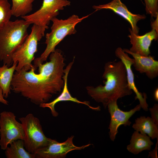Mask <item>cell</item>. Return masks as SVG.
I'll return each instance as SVG.
<instances>
[{
	"label": "cell",
	"instance_id": "7402d4cb",
	"mask_svg": "<svg viewBox=\"0 0 158 158\" xmlns=\"http://www.w3.org/2000/svg\"><path fill=\"white\" fill-rule=\"evenodd\" d=\"M145 9L147 14L151 15L152 18L158 16V0H144Z\"/></svg>",
	"mask_w": 158,
	"mask_h": 158
},
{
	"label": "cell",
	"instance_id": "4fadbf2b",
	"mask_svg": "<svg viewBox=\"0 0 158 158\" xmlns=\"http://www.w3.org/2000/svg\"><path fill=\"white\" fill-rule=\"evenodd\" d=\"M74 59L73 61L69 63L66 68L64 69V74L63 78L64 81V85L62 92L60 95L52 101L49 103H42L39 105L40 107L43 108H49L51 111L52 116L56 117L58 115V113L55 110V106L58 102L64 101H71L78 104H85L91 109L97 111L100 110L99 107H94L91 106L89 102L87 101H81L78 99L76 98L73 97L69 91L67 85L68 76L74 62Z\"/></svg>",
	"mask_w": 158,
	"mask_h": 158
},
{
	"label": "cell",
	"instance_id": "7a4b0ae2",
	"mask_svg": "<svg viewBox=\"0 0 158 158\" xmlns=\"http://www.w3.org/2000/svg\"><path fill=\"white\" fill-rule=\"evenodd\" d=\"M102 77L104 85L96 87L87 86V93L98 103H102L105 108L111 102L130 95L133 93L127 82L125 66L121 61L115 60L105 63Z\"/></svg>",
	"mask_w": 158,
	"mask_h": 158
},
{
	"label": "cell",
	"instance_id": "3957f363",
	"mask_svg": "<svg viewBox=\"0 0 158 158\" xmlns=\"http://www.w3.org/2000/svg\"><path fill=\"white\" fill-rule=\"evenodd\" d=\"M31 24L23 19L10 21L0 28V60L8 67L13 64L12 57L28 35Z\"/></svg>",
	"mask_w": 158,
	"mask_h": 158
},
{
	"label": "cell",
	"instance_id": "cb8c5ba5",
	"mask_svg": "<svg viewBox=\"0 0 158 158\" xmlns=\"http://www.w3.org/2000/svg\"><path fill=\"white\" fill-rule=\"evenodd\" d=\"M157 139V141L156 144L155 148L152 151L149 152L148 157L151 158H157V151L158 150V138Z\"/></svg>",
	"mask_w": 158,
	"mask_h": 158
},
{
	"label": "cell",
	"instance_id": "8fae6325",
	"mask_svg": "<svg viewBox=\"0 0 158 158\" xmlns=\"http://www.w3.org/2000/svg\"><path fill=\"white\" fill-rule=\"evenodd\" d=\"M92 7L96 11L102 9L111 10L127 20L131 25L132 30L137 35H138L139 30L137 25V22L140 20L145 19L146 18L144 14H135L130 12L121 0H112L108 3L94 5Z\"/></svg>",
	"mask_w": 158,
	"mask_h": 158
},
{
	"label": "cell",
	"instance_id": "ba28073f",
	"mask_svg": "<svg viewBox=\"0 0 158 158\" xmlns=\"http://www.w3.org/2000/svg\"><path fill=\"white\" fill-rule=\"evenodd\" d=\"M14 114L4 111L0 114V146L5 150L11 143L18 139L23 140L24 133L21 123Z\"/></svg>",
	"mask_w": 158,
	"mask_h": 158
},
{
	"label": "cell",
	"instance_id": "30bf717a",
	"mask_svg": "<svg viewBox=\"0 0 158 158\" xmlns=\"http://www.w3.org/2000/svg\"><path fill=\"white\" fill-rule=\"evenodd\" d=\"M107 107L111 116L109 135L111 140L114 141L118 133L119 127L121 125L130 126L131 122L129 120V118L136 112L140 111L141 107L139 104L129 111H123L118 108L117 101L110 102Z\"/></svg>",
	"mask_w": 158,
	"mask_h": 158
},
{
	"label": "cell",
	"instance_id": "6da1fadb",
	"mask_svg": "<svg viewBox=\"0 0 158 158\" xmlns=\"http://www.w3.org/2000/svg\"><path fill=\"white\" fill-rule=\"evenodd\" d=\"M33 62L35 67L29 71H15L11 90L39 105L47 102L53 95L62 91L65 64L59 49L50 54L49 61L44 63Z\"/></svg>",
	"mask_w": 158,
	"mask_h": 158
},
{
	"label": "cell",
	"instance_id": "2e32d148",
	"mask_svg": "<svg viewBox=\"0 0 158 158\" xmlns=\"http://www.w3.org/2000/svg\"><path fill=\"white\" fill-rule=\"evenodd\" d=\"M130 142L127 146V149L134 154H137L143 150H150L151 146L154 144L149 136L136 131L133 134Z\"/></svg>",
	"mask_w": 158,
	"mask_h": 158
},
{
	"label": "cell",
	"instance_id": "484cf974",
	"mask_svg": "<svg viewBox=\"0 0 158 158\" xmlns=\"http://www.w3.org/2000/svg\"><path fill=\"white\" fill-rule=\"evenodd\" d=\"M152 28H153L158 32V16L155 21L152 24Z\"/></svg>",
	"mask_w": 158,
	"mask_h": 158
},
{
	"label": "cell",
	"instance_id": "e0dca14e",
	"mask_svg": "<svg viewBox=\"0 0 158 158\" xmlns=\"http://www.w3.org/2000/svg\"><path fill=\"white\" fill-rule=\"evenodd\" d=\"M132 128L142 134H147L152 139L158 138V125L151 117L141 116L137 118Z\"/></svg>",
	"mask_w": 158,
	"mask_h": 158
},
{
	"label": "cell",
	"instance_id": "8992f818",
	"mask_svg": "<svg viewBox=\"0 0 158 158\" xmlns=\"http://www.w3.org/2000/svg\"><path fill=\"white\" fill-rule=\"evenodd\" d=\"M19 119L24 132L25 148L28 152L34 154L49 144L51 139L44 135L38 118L30 113L25 117L19 118Z\"/></svg>",
	"mask_w": 158,
	"mask_h": 158
},
{
	"label": "cell",
	"instance_id": "9c48e42d",
	"mask_svg": "<svg viewBox=\"0 0 158 158\" xmlns=\"http://www.w3.org/2000/svg\"><path fill=\"white\" fill-rule=\"evenodd\" d=\"M74 136L69 137L65 141L59 142L51 139L49 144L36 152L35 158H63L70 152L74 150H81L90 146L89 144L78 147L73 142Z\"/></svg>",
	"mask_w": 158,
	"mask_h": 158
},
{
	"label": "cell",
	"instance_id": "ac0fdd59",
	"mask_svg": "<svg viewBox=\"0 0 158 158\" xmlns=\"http://www.w3.org/2000/svg\"><path fill=\"white\" fill-rule=\"evenodd\" d=\"M5 150L7 158H35L34 154L29 152L25 148L23 140L14 141Z\"/></svg>",
	"mask_w": 158,
	"mask_h": 158
},
{
	"label": "cell",
	"instance_id": "603a6c76",
	"mask_svg": "<svg viewBox=\"0 0 158 158\" xmlns=\"http://www.w3.org/2000/svg\"><path fill=\"white\" fill-rule=\"evenodd\" d=\"M149 109L151 114V118L155 123L158 125V104H155Z\"/></svg>",
	"mask_w": 158,
	"mask_h": 158
},
{
	"label": "cell",
	"instance_id": "4316f807",
	"mask_svg": "<svg viewBox=\"0 0 158 158\" xmlns=\"http://www.w3.org/2000/svg\"><path fill=\"white\" fill-rule=\"evenodd\" d=\"M154 98L155 100L157 101H158V88H156L154 91Z\"/></svg>",
	"mask_w": 158,
	"mask_h": 158
},
{
	"label": "cell",
	"instance_id": "83f0119b",
	"mask_svg": "<svg viewBox=\"0 0 158 158\" xmlns=\"http://www.w3.org/2000/svg\"><path fill=\"white\" fill-rule=\"evenodd\" d=\"M142 1V0H141Z\"/></svg>",
	"mask_w": 158,
	"mask_h": 158
},
{
	"label": "cell",
	"instance_id": "277c9868",
	"mask_svg": "<svg viewBox=\"0 0 158 158\" xmlns=\"http://www.w3.org/2000/svg\"><path fill=\"white\" fill-rule=\"evenodd\" d=\"M89 15L79 18L73 15L65 20L59 19L56 17L52 18L51 31L46 35V47L40 56L35 59L33 61L41 63L46 61L50 54L54 51L56 46L67 35L75 34L76 25Z\"/></svg>",
	"mask_w": 158,
	"mask_h": 158
},
{
	"label": "cell",
	"instance_id": "d4e9b609",
	"mask_svg": "<svg viewBox=\"0 0 158 158\" xmlns=\"http://www.w3.org/2000/svg\"><path fill=\"white\" fill-rule=\"evenodd\" d=\"M3 94L2 90L0 87V102L5 104L8 105V102L5 99Z\"/></svg>",
	"mask_w": 158,
	"mask_h": 158
},
{
	"label": "cell",
	"instance_id": "5b68a950",
	"mask_svg": "<svg viewBox=\"0 0 158 158\" xmlns=\"http://www.w3.org/2000/svg\"><path fill=\"white\" fill-rule=\"evenodd\" d=\"M45 31L39 26L33 24L30 34L13 55V64H17L15 71L22 70L29 71L35 67L32 64V62L37 51L38 42L44 36Z\"/></svg>",
	"mask_w": 158,
	"mask_h": 158
},
{
	"label": "cell",
	"instance_id": "9a60e30c",
	"mask_svg": "<svg viewBox=\"0 0 158 158\" xmlns=\"http://www.w3.org/2000/svg\"><path fill=\"white\" fill-rule=\"evenodd\" d=\"M123 51L131 55L134 60L133 65L135 70L141 73H145L149 79H153L158 75V61L154 57L150 55L147 56L141 55L132 52L127 49Z\"/></svg>",
	"mask_w": 158,
	"mask_h": 158
},
{
	"label": "cell",
	"instance_id": "52a82bcc",
	"mask_svg": "<svg viewBox=\"0 0 158 158\" xmlns=\"http://www.w3.org/2000/svg\"><path fill=\"white\" fill-rule=\"evenodd\" d=\"M70 5L71 2L68 0H43L39 9L21 18L31 24L39 26L45 31L48 28L51 19L59 15V11Z\"/></svg>",
	"mask_w": 158,
	"mask_h": 158
},
{
	"label": "cell",
	"instance_id": "5bb4252c",
	"mask_svg": "<svg viewBox=\"0 0 158 158\" xmlns=\"http://www.w3.org/2000/svg\"><path fill=\"white\" fill-rule=\"evenodd\" d=\"M130 34L128 37L130 39L132 47L129 50L133 53L142 56H147L151 53L150 50L152 41L156 40L158 38V32L153 28L143 35L140 36L133 32L131 29L129 28Z\"/></svg>",
	"mask_w": 158,
	"mask_h": 158
},
{
	"label": "cell",
	"instance_id": "d6986e66",
	"mask_svg": "<svg viewBox=\"0 0 158 158\" xmlns=\"http://www.w3.org/2000/svg\"><path fill=\"white\" fill-rule=\"evenodd\" d=\"M17 64H13L10 67L5 64L0 67V87L6 98L11 93V84Z\"/></svg>",
	"mask_w": 158,
	"mask_h": 158
},
{
	"label": "cell",
	"instance_id": "ffe728a7",
	"mask_svg": "<svg viewBox=\"0 0 158 158\" xmlns=\"http://www.w3.org/2000/svg\"><path fill=\"white\" fill-rule=\"evenodd\" d=\"M35 0H12V15L16 17L27 15L32 10L33 3Z\"/></svg>",
	"mask_w": 158,
	"mask_h": 158
},
{
	"label": "cell",
	"instance_id": "44dd1931",
	"mask_svg": "<svg viewBox=\"0 0 158 158\" xmlns=\"http://www.w3.org/2000/svg\"><path fill=\"white\" fill-rule=\"evenodd\" d=\"M11 7L8 0H0V28L9 21L12 16Z\"/></svg>",
	"mask_w": 158,
	"mask_h": 158
},
{
	"label": "cell",
	"instance_id": "7c38bea8",
	"mask_svg": "<svg viewBox=\"0 0 158 158\" xmlns=\"http://www.w3.org/2000/svg\"><path fill=\"white\" fill-rule=\"evenodd\" d=\"M115 54L125 66L128 84L130 88L135 94V99H138L141 108L145 111H147L148 110V105L146 101V94L145 93H142L139 92L135 84L134 75L131 68L132 66L134 63V59L130 57L128 53L125 52L123 49L120 47L116 49Z\"/></svg>",
	"mask_w": 158,
	"mask_h": 158
}]
</instances>
